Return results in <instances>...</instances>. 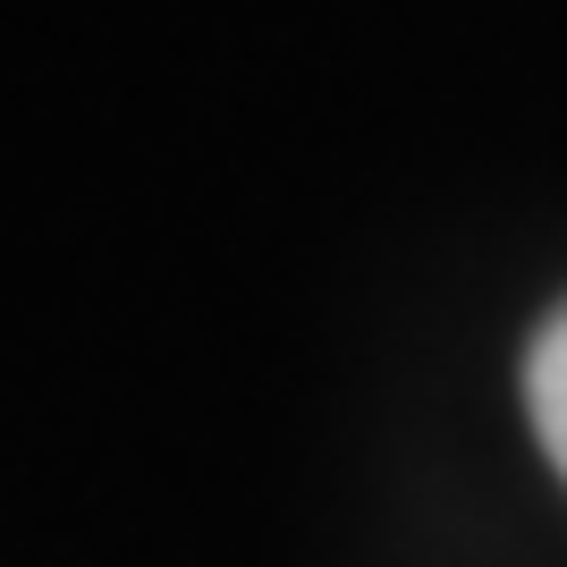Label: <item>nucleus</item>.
Masks as SVG:
<instances>
[{
  "instance_id": "1",
  "label": "nucleus",
  "mask_w": 567,
  "mask_h": 567,
  "mask_svg": "<svg viewBox=\"0 0 567 567\" xmlns=\"http://www.w3.org/2000/svg\"><path fill=\"white\" fill-rule=\"evenodd\" d=\"M525 415H534L543 457L567 483V297L550 306V322L534 331V348H525Z\"/></svg>"
}]
</instances>
